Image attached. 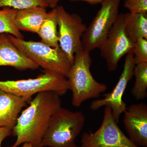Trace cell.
<instances>
[{"label":"cell","mask_w":147,"mask_h":147,"mask_svg":"<svg viewBox=\"0 0 147 147\" xmlns=\"http://www.w3.org/2000/svg\"><path fill=\"white\" fill-rule=\"evenodd\" d=\"M31 100L0 89V127L12 129L22 109Z\"/></svg>","instance_id":"13"},{"label":"cell","mask_w":147,"mask_h":147,"mask_svg":"<svg viewBox=\"0 0 147 147\" xmlns=\"http://www.w3.org/2000/svg\"><path fill=\"white\" fill-rule=\"evenodd\" d=\"M133 76L135 77L131 94L137 100H142L147 96V62L135 65Z\"/></svg>","instance_id":"17"},{"label":"cell","mask_w":147,"mask_h":147,"mask_svg":"<svg viewBox=\"0 0 147 147\" xmlns=\"http://www.w3.org/2000/svg\"><path fill=\"white\" fill-rule=\"evenodd\" d=\"M8 35L16 47L39 67L60 74L67 78L72 64L59 46L51 47L41 41H26Z\"/></svg>","instance_id":"4"},{"label":"cell","mask_w":147,"mask_h":147,"mask_svg":"<svg viewBox=\"0 0 147 147\" xmlns=\"http://www.w3.org/2000/svg\"><path fill=\"white\" fill-rule=\"evenodd\" d=\"M84 114L61 107L51 117L41 147H77L75 140L84 128Z\"/></svg>","instance_id":"3"},{"label":"cell","mask_w":147,"mask_h":147,"mask_svg":"<svg viewBox=\"0 0 147 147\" xmlns=\"http://www.w3.org/2000/svg\"><path fill=\"white\" fill-rule=\"evenodd\" d=\"M61 96L52 91L37 94L28 107L22 111L12 129L11 134L16 139L11 147H18L26 143L34 147H41L42 138L51 117L62 107Z\"/></svg>","instance_id":"1"},{"label":"cell","mask_w":147,"mask_h":147,"mask_svg":"<svg viewBox=\"0 0 147 147\" xmlns=\"http://www.w3.org/2000/svg\"><path fill=\"white\" fill-rule=\"evenodd\" d=\"M133 54L135 65L147 62V39L141 38L134 43Z\"/></svg>","instance_id":"20"},{"label":"cell","mask_w":147,"mask_h":147,"mask_svg":"<svg viewBox=\"0 0 147 147\" xmlns=\"http://www.w3.org/2000/svg\"><path fill=\"white\" fill-rule=\"evenodd\" d=\"M70 1H83L86 2L91 5H96L98 3H101L105 0H69Z\"/></svg>","instance_id":"24"},{"label":"cell","mask_w":147,"mask_h":147,"mask_svg":"<svg viewBox=\"0 0 147 147\" xmlns=\"http://www.w3.org/2000/svg\"><path fill=\"white\" fill-rule=\"evenodd\" d=\"M125 13L119 15L105 40L99 47L100 55L104 58L110 71L117 69L121 58L133 54L134 43L127 35L124 29Z\"/></svg>","instance_id":"9"},{"label":"cell","mask_w":147,"mask_h":147,"mask_svg":"<svg viewBox=\"0 0 147 147\" xmlns=\"http://www.w3.org/2000/svg\"><path fill=\"white\" fill-rule=\"evenodd\" d=\"M21 147H34L30 143H24Z\"/></svg>","instance_id":"25"},{"label":"cell","mask_w":147,"mask_h":147,"mask_svg":"<svg viewBox=\"0 0 147 147\" xmlns=\"http://www.w3.org/2000/svg\"><path fill=\"white\" fill-rule=\"evenodd\" d=\"M121 0H105L87 27L82 39L83 50L90 53L99 48L119 16Z\"/></svg>","instance_id":"6"},{"label":"cell","mask_w":147,"mask_h":147,"mask_svg":"<svg viewBox=\"0 0 147 147\" xmlns=\"http://www.w3.org/2000/svg\"><path fill=\"white\" fill-rule=\"evenodd\" d=\"M18 10L8 7L0 9V34H7L16 38L24 39V35L15 25V16Z\"/></svg>","instance_id":"18"},{"label":"cell","mask_w":147,"mask_h":147,"mask_svg":"<svg viewBox=\"0 0 147 147\" xmlns=\"http://www.w3.org/2000/svg\"><path fill=\"white\" fill-rule=\"evenodd\" d=\"M48 7L51 8H55L58 5V3L61 0H45Z\"/></svg>","instance_id":"23"},{"label":"cell","mask_w":147,"mask_h":147,"mask_svg":"<svg viewBox=\"0 0 147 147\" xmlns=\"http://www.w3.org/2000/svg\"><path fill=\"white\" fill-rule=\"evenodd\" d=\"M41 42L53 47L59 46V34L56 8L47 12V16L37 34Z\"/></svg>","instance_id":"16"},{"label":"cell","mask_w":147,"mask_h":147,"mask_svg":"<svg viewBox=\"0 0 147 147\" xmlns=\"http://www.w3.org/2000/svg\"><path fill=\"white\" fill-rule=\"evenodd\" d=\"M0 66L11 67L19 70H35L39 67L16 47L6 33L0 34Z\"/></svg>","instance_id":"12"},{"label":"cell","mask_w":147,"mask_h":147,"mask_svg":"<svg viewBox=\"0 0 147 147\" xmlns=\"http://www.w3.org/2000/svg\"><path fill=\"white\" fill-rule=\"evenodd\" d=\"M34 6L48 7L45 0H0V8L8 7L21 9Z\"/></svg>","instance_id":"19"},{"label":"cell","mask_w":147,"mask_h":147,"mask_svg":"<svg viewBox=\"0 0 147 147\" xmlns=\"http://www.w3.org/2000/svg\"><path fill=\"white\" fill-rule=\"evenodd\" d=\"M125 7L131 13H147V0H125Z\"/></svg>","instance_id":"21"},{"label":"cell","mask_w":147,"mask_h":147,"mask_svg":"<svg viewBox=\"0 0 147 147\" xmlns=\"http://www.w3.org/2000/svg\"><path fill=\"white\" fill-rule=\"evenodd\" d=\"M0 89L21 97L32 98L40 92L52 91L61 96L69 90L66 77L55 71L44 70L35 79L0 81Z\"/></svg>","instance_id":"5"},{"label":"cell","mask_w":147,"mask_h":147,"mask_svg":"<svg viewBox=\"0 0 147 147\" xmlns=\"http://www.w3.org/2000/svg\"><path fill=\"white\" fill-rule=\"evenodd\" d=\"M12 129L8 127H0V147L3 141L12 134Z\"/></svg>","instance_id":"22"},{"label":"cell","mask_w":147,"mask_h":147,"mask_svg":"<svg viewBox=\"0 0 147 147\" xmlns=\"http://www.w3.org/2000/svg\"><path fill=\"white\" fill-rule=\"evenodd\" d=\"M124 29L134 43L141 38L147 39V13H125Z\"/></svg>","instance_id":"15"},{"label":"cell","mask_w":147,"mask_h":147,"mask_svg":"<svg viewBox=\"0 0 147 147\" xmlns=\"http://www.w3.org/2000/svg\"><path fill=\"white\" fill-rule=\"evenodd\" d=\"M117 123L111 108L105 106L101 125L93 133H83L80 147H139L124 134Z\"/></svg>","instance_id":"8"},{"label":"cell","mask_w":147,"mask_h":147,"mask_svg":"<svg viewBox=\"0 0 147 147\" xmlns=\"http://www.w3.org/2000/svg\"><path fill=\"white\" fill-rule=\"evenodd\" d=\"M135 65L133 54L129 53L127 55L123 70L115 86L110 92L104 94L103 98L93 100L90 105V109L96 111L102 107H110L115 120L118 123L121 115L127 108L126 104L123 100V96L127 84L133 77Z\"/></svg>","instance_id":"10"},{"label":"cell","mask_w":147,"mask_h":147,"mask_svg":"<svg viewBox=\"0 0 147 147\" xmlns=\"http://www.w3.org/2000/svg\"><path fill=\"white\" fill-rule=\"evenodd\" d=\"M46 8L32 7L18 9L15 18V24L19 30L38 34L41 25L47 16Z\"/></svg>","instance_id":"14"},{"label":"cell","mask_w":147,"mask_h":147,"mask_svg":"<svg viewBox=\"0 0 147 147\" xmlns=\"http://www.w3.org/2000/svg\"><path fill=\"white\" fill-rule=\"evenodd\" d=\"M59 46L73 64L76 52L83 49L82 39L87 28L81 16L69 13L63 6L56 7Z\"/></svg>","instance_id":"7"},{"label":"cell","mask_w":147,"mask_h":147,"mask_svg":"<svg viewBox=\"0 0 147 147\" xmlns=\"http://www.w3.org/2000/svg\"><path fill=\"white\" fill-rule=\"evenodd\" d=\"M123 123L128 138L139 147H147V105L134 103L123 113Z\"/></svg>","instance_id":"11"},{"label":"cell","mask_w":147,"mask_h":147,"mask_svg":"<svg viewBox=\"0 0 147 147\" xmlns=\"http://www.w3.org/2000/svg\"><path fill=\"white\" fill-rule=\"evenodd\" d=\"M92 60L90 52L82 49L76 52L67 79L69 90L72 92L71 103L78 107L85 101L97 98L108 89L105 84L99 83L91 72Z\"/></svg>","instance_id":"2"}]
</instances>
